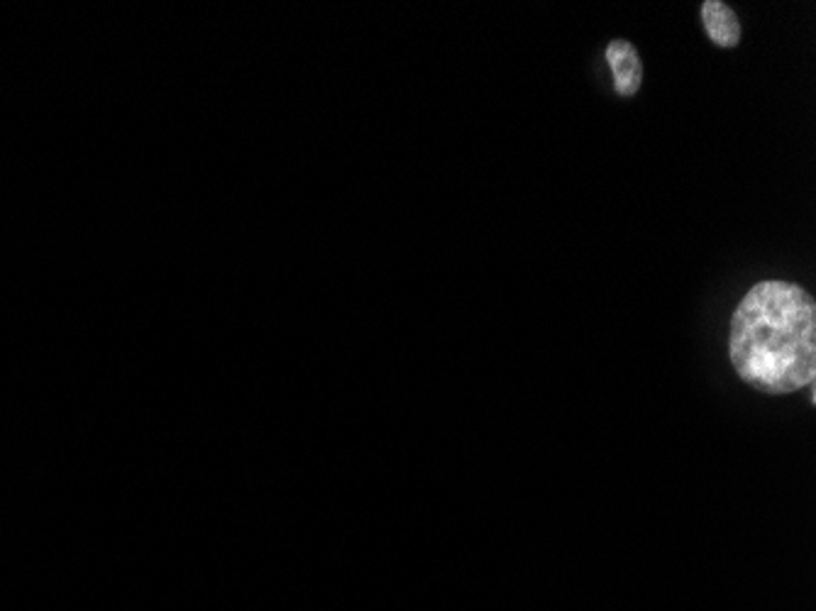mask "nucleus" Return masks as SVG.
Wrapping results in <instances>:
<instances>
[{"label":"nucleus","instance_id":"obj_1","mask_svg":"<svg viewBox=\"0 0 816 611\" xmlns=\"http://www.w3.org/2000/svg\"><path fill=\"white\" fill-rule=\"evenodd\" d=\"M729 357L735 375L755 392L782 396L814 384V296L780 279L755 284L731 316Z\"/></svg>","mask_w":816,"mask_h":611},{"label":"nucleus","instance_id":"obj_2","mask_svg":"<svg viewBox=\"0 0 816 611\" xmlns=\"http://www.w3.org/2000/svg\"><path fill=\"white\" fill-rule=\"evenodd\" d=\"M607 62L619 96H636L643 86V62L629 39H613L607 47Z\"/></svg>","mask_w":816,"mask_h":611},{"label":"nucleus","instance_id":"obj_3","mask_svg":"<svg viewBox=\"0 0 816 611\" xmlns=\"http://www.w3.org/2000/svg\"><path fill=\"white\" fill-rule=\"evenodd\" d=\"M702 23L704 29L714 45L723 49H733L741 42V23L731 5L721 3V0H704L702 3Z\"/></svg>","mask_w":816,"mask_h":611}]
</instances>
